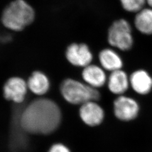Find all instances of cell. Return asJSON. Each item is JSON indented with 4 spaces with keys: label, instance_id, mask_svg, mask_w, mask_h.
I'll return each mask as SVG.
<instances>
[{
    "label": "cell",
    "instance_id": "cell-1",
    "mask_svg": "<svg viewBox=\"0 0 152 152\" xmlns=\"http://www.w3.org/2000/svg\"><path fill=\"white\" fill-rule=\"evenodd\" d=\"M61 113L58 104L49 99L39 98L24 107L20 115L22 127L27 134L48 135L59 126Z\"/></svg>",
    "mask_w": 152,
    "mask_h": 152
},
{
    "label": "cell",
    "instance_id": "cell-2",
    "mask_svg": "<svg viewBox=\"0 0 152 152\" xmlns=\"http://www.w3.org/2000/svg\"><path fill=\"white\" fill-rule=\"evenodd\" d=\"M35 12L32 7L24 0H15L6 7L1 20L5 27L20 31L34 20Z\"/></svg>",
    "mask_w": 152,
    "mask_h": 152
},
{
    "label": "cell",
    "instance_id": "cell-3",
    "mask_svg": "<svg viewBox=\"0 0 152 152\" xmlns=\"http://www.w3.org/2000/svg\"><path fill=\"white\" fill-rule=\"evenodd\" d=\"M60 91L63 97L69 103L82 105L88 102H98L101 98L98 89L88 86L84 82L72 78L65 79L61 83Z\"/></svg>",
    "mask_w": 152,
    "mask_h": 152
},
{
    "label": "cell",
    "instance_id": "cell-4",
    "mask_svg": "<svg viewBox=\"0 0 152 152\" xmlns=\"http://www.w3.org/2000/svg\"><path fill=\"white\" fill-rule=\"evenodd\" d=\"M107 41L109 45L121 51H127L132 48L134 38L130 23L120 18L113 22L109 27Z\"/></svg>",
    "mask_w": 152,
    "mask_h": 152
},
{
    "label": "cell",
    "instance_id": "cell-5",
    "mask_svg": "<svg viewBox=\"0 0 152 152\" xmlns=\"http://www.w3.org/2000/svg\"><path fill=\"white\" fill-rule=\"evenodd\" d=\"M24 108L15 109L12 114L9 135V147L12 152L24 151L28 146L27 133L22 127L20 115Z\"/></svg>",
    "mask_w": 152,
    "mask_h": 152
},
{
    "label": "cell",
    "instance_id": "cell-6",
    "mask_svg": "<svg viewBox=\"0 0 152 152\" xmlns=\"http://www.w3.org/2000/svg\"><path fill=\"white\" fill-rule=\"evenodd\" d=\"M65 56L69 63L75 66L85 68L92 64L94 55L86 44L73 43L65 51Z\"/></svg>",
    "mask_w": 152,
    "mask_h": 152
},
{
    "label": "cell",
    "instance_id": "cell-7",
    "mask_svg": "<svg viewBox=\"0 0 152 152\" xmlns=\"http://www.w3.org/2000/svg\"><path fill=\"white\" fill-rule=\"evenodd\" d=\"M113 108L115 117L124 121L134 120L139 112V105L136 100L124 95L118 96L114 100Z\"/></svg>",
    "mask_w": 152,
    "mask_h": 152
},
{
    "label": "cell",
    "instance_id": "cell-8",
    "mask_svg": "<svg viewBox=\"0 0 152 152\" xmlns=\"http://www.w3.org/2000/svg\"><path fill=\"white\" fill-rule=\"evenodd\" d=\"M28 88L27 82L23 78L18 77H11L4 86V96L7 100L21 104L25 100Z\"/></svg>",
    "mask_w": 152,
    "mask_h": 152
},
{
    "label": "cell",
    "instance_id": "cell-9",
    "mask_svg": "<svg viewBox=\"0 0 152 152\" xmlns=\"http://www.w3.org/2000/svg\"><path fill=\"white\" fill-rule=\"evenodd\" d=\"M80 116L82 121L90 126L100 125L104 120V111L96 101H91L81 105Z\"/></svg>",
    "mask_w": 152,
    "mask_h": 152
},
{
    "label": "cell",
    "instance_id": "cell-10",
    "mask_svg": "<svg viewBox=\"0 0 152 152\" xmlns=\"http://www.w3.org/2000/svg\"><path fill=\"white\" fill-rule=\"evenodd\" d=\"M100 65L91 64L83 68L82 78L91 87L99 89L107 84L108 76Z\"/></svg>",
    "mask_w": 152,
    "mask_h": 152
},
{
    "label": "cell",
    "instance_id": "cell-11",
    "mask_svg": "<svg viewBox=\"0 0 152 152\" xmlns=\"http://www.w3.org/2000/svg\"><path fill=\"white\" fill-rule=\"evenodd\" d=\"M130 76V85L132 89L139 95H145L152 90V76L144 69L134 71Z\"/></svg>",
    "mask_w": 152,
    "mask_h": 152
},
{
    "label": "cell",
    "instance_id": "cell-12",
    "mask_svg": "<svg viewBox=\"0 0 152 152\" xmlns=\"http://www.w3.org/2000/svg\"><path fill=\"white\" fill-rule=\"evenodd\" d=\"M107 86L109 91L114 95H124L130 87V76L123 69L113 71L108 76Z\"/></svg>",
    "mask_w": 152,
    "mask_h": 152
},
{
    "label": "cell",
    "instance_id": "cell-13",
    "mask_svg": "<svg viewBox=\"0 0 152 152\" xmlns=\"http://www.w3.org/2000/svg\"><path fill=\"white\" fill-rule=\"evenodd\" d=\"M100 65L105 71L112 72L123 69L124 60L121 56L113 48L102 49L98 54Z\"/></svg>",
    "mask_w": 152,
    "mask_h": 152
},
{
    "label": "cell",
    "instance_id": "cell-14",
    "mask_svg": "<svg viewBox=\"0 0 152 152\" xmlns=\"http://www.w3.org/2000/svg\"><path fill=\"white\" fill-rule=\"evenodd\" d=\"M134 25L136 30L142 34L152 35V9L145 7L135 14Z\"/></svg>",
    "mask_w": 152,
    "mask_h": 152
},
{
    "label": "cell",
    "instance_id": "cell-15",
    "mask_svg": "<svg viewBox=\"0 0 152 152\" xmlns=\"http://www.w3.org/2000/svg\"><path fill=\"white\" fill-rule=\"evenodd\" d=\"M28 88L34 94L42 95L48 91L50 81L44 73L35 71L29 77L27 82Z\"/></svg>",
    "mask_w": 152,
    "mask_h": 152
},
{
    "label": "cell",
    "instance_id": "cell-16",
    "mask_svg": "<svg viewBox=\"0 0 152 152\" xmlns=\"http://www.w3.org/2000/svg\"><path fill=\"white\" fill-rule=\"evenodd\" d=\"M122 9L128 12L135 13L140 11L147 4L146 0H119Z\"/></svg>",
    "mask_w": 152,
    "mask_h": 152
},
{
    "label": "cell",
    "instance_id": "cell-17",
    "mask_svg": "<svg viewBox=\"0 0 152 152\" xmlns=\"http://www.w3.org/2000/svg\"><path fill=\"white\" fill-rule=\"evenodd\" d=\"M49 152H71V151L62 144H55L50 148Z\"/></svg>",
    "mask_w": 152,
    "mask_h": 152
},
{
    "label": "cell",
    "instance_id": "cell-18",
    "mask_svg": "<svg viewBox=\"0 0 152 152\" xmlns=\"http://www.w3.org/2000/svg\"><path fill=\"white\" fill-rule=\"evenodd\" d=\"M146 3L148 7L152 9V0H146Z\"/></svg>",
    "mask_w": 152,
    "mask_h": 152
}]
</instances>
